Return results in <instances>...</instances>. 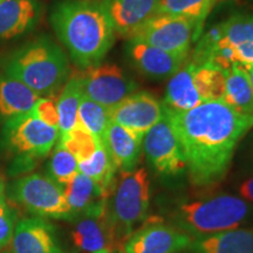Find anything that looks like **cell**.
I'll use <instances>...</instances> for the list:
<instances>
[{"mask_svg": "<svg viewBox=\"0 0 253 253\" xmlns=\"http://www.w3.org/2000/svg\"><path fill=\"white\" fill-rule=\"evenodd\" d=\"M59 144L67 149L78 162H82L89 158L96 150L97 141L87 129H84L80 123L68 131L67 134L59 136Z\"/></svg>", "mask_w": 253, "mask_h": 253, "instance_id": "f546056e", "label": "cell"}, {"mask_svg": "<svg viewBox=\"0 0 253 253\" xmlns=\"http://www.w3.org/2000/svg\"><path fill=\"white\" fill-rule=\"evenodd\" d=\"M218 0H160L158 13L177 15L189 19L196 25L201 36L205 19Z\"/></svg>", "mask_w": 253, "mask_h": 253, "instance_id": "4316f807", "label": "cell"}, {"mask_svg": "<svg viewBox=\"0 0 253 253\" xmlns=\"http://www.w3.org/2000/svg\"><path fill=\"white\" fill-rule=\"evenodd\" d=\"M65 52L52 39L41 37L12 53L5 74L24 82L39 95H53L68 78Z\"/></svg>", "mask_w": 253, "mask_h": 253, "instance_id": "3957f363", "label": "cell"}, {"mask_svg": "<svg viewBox=\"0 0 253 253\" xmlns=\"http://www.w3.org/2000/svg\"><path fill=\"white\" fill-rule=\"evenodd\" d=\"M49 177L65 188L79 172V162L67 149L58 144L48 164Z\"/></svg>", "mask_w": 253, "mask_h": 253, "instance_id": "4dcf8cb0", "label": "cell"}, {"mask_svg": "<svg viewBox=\"0 0 253 253\" xmlns=\"http://www.w3.org/2000/svg\"><path fill=\"white\" fill-rule=\"evenodd\" d=\"M39 15L37 0H2L0 2V40H9L32 30Z\"/></svg>", "mask_w": 253, "mask_h": 253, "instance_id": "ffe728a7", "label": "cell"}, {"mask_svg": "<svg viewBox=\"0 0 253 253\" xmlns=\"http://www.w3.org/2000/svg\"><path fill=\"white\" fill-rule=\"evenodd\" d=\"M11 242L12 253H62L55 242L53 226L41 217L19 220Z\"/></svg>", "mask_w": 253, "mask_h": 253, "instance_id": "2e32d148", "label": "cell"}, {"mask_svg": "<svg viewBox=\"0 0 253 253\" xmlns=\"http://www.w3.org/2000/svg\"><path fill=\"white\" fill-rule=\"evenodd\" d=\"M246 71H248L249 75H250V79H251V84H252V87H253V65H248L245 66Z\"/></svg>", "mask_w": 253, "mask_h": 253, "instance_id": "e575fe53", "label": "cell"}, {"mask_svg": "<svg viewBox=\"0 0 253 253\" xmlns=\"http://www.w3.org/2000/svg\"><path fill=\"white\" fill-rule=\"evenodd\" d=\"M82 97H84V87H82L81 75L71 78L65 84L61 94L56 101L60 136L67 134L77 126L79 107Z\"/></svg>", "mask_w": 253, "mask_h": 253, "instance_id": "484cf974", "label": "cell"}, {"mask_svg": "<svg viewBox=\"0 0 253 253\" xmlns=\"http://www.w3.org/2000/svg\"><path fill=\"white\" fill-rule=\"evenodd\" d=\"M237 192L240 198L253 204V171L243 177L237 186Z\"/></svg>", "mask_w": 253, "mask_h": 253, "instance_id": "836d02e7", "label": "cell"}, {"mask_svg": "<svg viewBox=\"0 0 253 253\" xmlns=\"http://www.w3.org/2000/svg\"><path fill=\"white\" fill-rule=\"evenodd\" d=\"M142 141L143 136L110 121L103 143L116 168L121 170V172H131L140 161Z\"/></svg>", "mask_w": 253, "mask_h": 253, "instance_id": "e0dca14e", "label": "cell"}, {"mask_svg": "<svg viewBox=\"0 0 253 253\" xmlns=\"http://www.w3.org/2000/svg\"><path fill=\"white\" fill-rule=\"evenodd\" d=\"M95 253H112L108 250H103V251H99V252H95Z\"/></svg>", "mask_w": 253, "mask_h": 253, "instance_id": "74e56055", "label": "cell"}, {"mask_svg": "<svg viewBox=\"0 0 253 253\" xmlns=\"http://www.w3.org/2000/svg\"><path fill=\"white\" fill-rule=\"evenodd\" d=\"M195 68V62L189 58L188 61L170 77L164 96V108L170 112H186L203 103L196 89Z\"/></svg>", "mask_w": 253, "mask_h": 253, "instance_id": "ac0fdd59", "label": "cell"}, {"mask_svg": "<svg viewBox=\"0 0 253 253\" xmlns=\"http://www.w3.org/2000/svg\"><path fill=\"white\" fill-rule=\"evenodd\" d=\"M110 121L125 126L135 134L145 132L164 118V106L147 91L132 93L109 110Z\"/></svg>", "mask_w": 253, "mask_h": 253, "instance_id": "7c38bea8", "label": "cell"}, {"mask_svg": "<svg viewBox=\"0 0 253 253\" xmlns=\"http://www.w3.org/2000/svg\"><path fill=\"white\" fill-rule=\"evenodd\" d=\"M86 71V75H81L84 95L108 110L121 103L138 87L136 81L115 63H100Z\"/></svg>", "mask_w": 253, "mask_h": 253, "instance_id": "ba28073f", "label": "cell"}, {"mask_svg": "<svg viewBox=\"0 0 253 253\" xmlns=\"http://www.w3.org/2000/svg\"><path fill=\"white\" fill-rule=\"evenodd\" d=\"M2 1V0H0V2H1Z\"/></svg>", "mask_w": 253, "mask_h": 253, "instance_id": "ab89813d", "label": "cell"}, {"mask_svg": "<svg viewBox=\"0 0 253 253\" xmlns=\"http://www.w3.org/2000/svg\"><path fill=\"white\" fill-rule=\"evenodd\" d=\"M142 143L148 162L157 172L177 175L186 169L181 144L166 113L161 121L145 132Z\"/></svg>", "mask_w": 253, "mask_h": 253, "instance_id": "30bf717a", "label": "cell"}, {"mask_svg": "<svg viewBox=\"0 0 253 253\" xmlns=\"http://www.w3.org/2000/svg\"><path fill=\"white\" fill-rule=\"evenodd\" d=\"M78 123L87 129L96 138V141L103 142L107 128L110 123L109 110L84 95L79 107Z\"/></svg>", "mask_w": 253, "mask_h": 253, "instance_id": "f1b7e54d", "label": "cell"}, {"mask_svg": "<svg viewBox=\"0 0 253 253\" xmlns=\"http://www.w3.org/2000/svg\"><path fill=\"white\" fill-rule=\"evenodd\" d=\"M118 253H125V252H122V251H121V252H118Z\"/></svg>", "mask_w": 253, "mask_h": 253, "instance_id": "f35d334b", "label": "cell"}, {"mask_svg": "<svg viewBox=\"0 0 253 253\" xmlns=\"http://www.w3.org/2000/svg\"><path fill=\"white\" fill-rule=\"evenodd\" d=\"M195 65L194 80L196 89L202 101L205 102V101L223 100L226 71L213 65H209V63H203V65L195 63Z\"/></svg>", "mask_w": 253, "mask_h": 253, "instance_id": "83f0119b", "label": "cell"}, {"mask_svg": "<svg viewBox=\"0 0 253 253\" xmlns=\"http://www.w3.org/2000/svg\"><path fill=\"white\" fill-rule=\"evenodd\" d=\"M15 211L6 202L4 195L0 196V249L11 243L15 227Z\"/></svg>", "mask_w": 253, "mask_h": 253, "instance_id": "1f68e13d", "label": "cell"}, {"mask_svg": "<svg viewBox=\"0 0 253 253\" xmlns=\"http://www.w3.org/2000/svg\"><path fill=\"white\" fill-rule=\"evenodd\" d=\"M50 24L81 69L100 65L115 41L112 20L96 0H62L53 8Z\"/></svg>", "mask_w": 253, "mask_h": 253, "instance_id": "7a4b0ae2", "label": "cell"}, {"mask_svg": "<svg viewBox=\"0 0 253 253\" xmlns=\"http://www.w3.org/2000/svg\"><path fill=\"white\" fill-rule=\"evenodd\" d=\"M63 191L71 208L72 220L107 201L100 185L81 172H79L73 181L63 188Z\"/></svg>", "mask_w": 253, "mask_h": 253, "instance_id": "603a6c76", "label": "cell"}, {"mask_svg": "<svg viewBox=\"0 0 253 253\" xmlns=\"http://www.w3.org/2000/svg\"><path fill=\"white\" fill-rule=\"evenodd\" d=\"M126 50L135 68L144 77L155 80L172 77L190 58V55L173 54L131 39Z\"/></svg>", "mask_w": 253, "mask_h": 253, "instance_id": "4fadbf2b", "label": "cell"}, {"mask_svg": "<svg viewBox=\"0 0 253 253\" xmlns=\"http://www.w3.org/2000/svg\"><path fill=\"white\" fill-rule=\"evenodd\" d=\"M198 37L196 25L189 19L158 13L136 32L131 40L173 54L190 55L192 41L198 39Z\"/></svg>", "mask_w": 253, "mask_h": 253, "instance_id": "52a82bcc", "label": "cell"}, {"mask_svg": "<svg viewBox=\"0 0 253 253\" xmlns=\"http://www.w3.org/2000/svg\"><path fill=\"white\" fill-rule=\"evenodd\" d=\"M106 205L107 201L72 220L74 221L73 242L81 251L87 253H95L103 250L114 251Z\"/></svg>", "mask_w": 253, "mask_h": 253, "instance_id": "5bb4252c", "label": "cell"}, {"mask_svg": "<svg viewBox=\"0 0 253 253\" xmlns=\"http://www.w3.org/2000/svg\"><path fill=\"white\" fill-rule=\"evenodd\" d=\"M9 147L28 160L43 157L58 141L59 128L46 125L32 114L11 118L5 126Z\"/></svg>", "mask_w": 253, "mask_h": 253, "instance_id": "9c48e42d", "label": "cell"}, {"mask_svg": "<svg viewBox=\"0 0 253 253\" xmlns=\"http://www.w3.org/2000/svg\"><path fill=\"white\" fill-rule=\"evenodd\" d=\"M221 37L233 49L238 65H253V14H235L219 24Z\"/></svg>", "mask_w": 253, "mask_h": 253, "instance_id": "44dd1931", "label": "cell"}, {"mask_svg": "<svg viewBox=\"0 0 253 253\" xmlns=\"http://www.w3.org/2000/svg\"><path fill=\"white\" fill-rule=\"evenodd\" d=\"M221 101L237 112L253 115V87L245 66L235 65L227 69Z\"/></svg>", "mask_w": 253, "mask_h": 253, "instance_id": "cb8c5ba5", "label": "cell"}, {"mask_svg": "<svg viewBox=\"0 0 253 253\" xmlns=\"http://www.w3.org/2000/svg\"><path fill=\"white\" fill-rule=\"evenodd\" d=\"M164 113L171 122L190 181L216 184L226 175L237 145L253 128V115L237 112L224 101H205L186 112Z\"/></svg>", "mask_w": 253, "mask_h": 253, "instance_id": "6da1fadb", "label": "cell"}, {"mask_svg": "<svg viewBox=\"0 0 253 253\" xmlns=\"http://www.w3.org/2000/svg\"><path fill=\"white\" fill-rule=\"evenodd\" d=\"M2 190H4V188H2V183L0 181V196L2 195Z\"/></svg>", "mask_w": 253, "mask_h": 253, "instance_id": "8d00e7d4", "label": "cell"}, {"mask_svg": "<svg viewBox=\"0 0 253 253\" xmlns=\"http://www.w3.org/2000/svg\"><path fill=\"white\" fill-rule=\"evenodd\" d=\"M115 33L126 39L134 34L151 18L158 14L160 0H102Z\"/></svg>", "mask_w": 253, "mask_h": 253, "instance_id": "9a60e30c", "label": "cell"}, {"mask_svg": "<svg viewBox=\"0 0 253 253\" xmlns=\"http://www.w3.org/2000/svg\"><path fill=\"white\" fill-rule=\"evenodd\" d=\"M186 249L189 253H253V226L194 238Z\"/></svg>", "mask_w": 253, "mask_h": 253, "instance_id": "d6986e66", "label": "cell"}, {"mask_svg": "<svg viewBox=\"0 0 253 253\" xmlns=\"http://www.w3.org/2000/svg\"><path fill=\"white\" fill-rule=\"evenodd\" d=\"M34 118L52 126H59V114L56 102L52 97H40L31 112Z\"/></svg>", "mask_w": 253, "mask_h": 253, "instance_id": "d6a6232c", "label": "cell"}, {"mask_svg": "<svg viewBox=\"0 0 253 253\" xmlns=\"http://www.w3.org/2000/svg\"><path fill=\"white\" fill-rule=\"evenodd\" d=\"M176 227L194 238L253 223V204L235 195H217L183 203L173 214Z\"/></svg>", "mask_w": 253, "mask_h": 253, "instance_id": "277c9868", "label": "cell"}, {"mask_svg": "<svg viewBox=\"0 0 253 253\" xmlns=\"http://www.w3.org/2000/svg\"><path fill=\"white\" fill-rule=\"evenodd\" d=\"M9 197L38 217L72 220V211L60 184L49 176L32 173L15 181Z\"/></svg>", "mask_w": 253, "mask_h": 253, "instance_id": "8992f818", "label": "cell"}, {"mask_svg": "<svg viewBox=\"0 0 253 253\" xmlns=\"http://www.w3.org/2000/svg\"><path fill=\"white\" fill-rule=\"evenodd\" d=\"M192 238L173 225L150 219L138 227L123 246L125 253H179Z\"/></svg>", "mask_w": 253, "mask_h": 253, "instance_id": "8fae6325", "label": "cell"}, {"mask_svg": "<svg viewBox=\"0 0 253 253\" xmlns=\"http://www.w3.org/2000/svg\"><path fill=\"white\" fill-rule=\"evenodd\" d=\"M250 155H251V160L253 161V140H252V143H251V148H250Z\"/></svg>", "mask_w": 253, "mask_h": 253, "instance_id": "d590c367", "label": "cell"}, {"mask_svg": "<svg viewBox=\"0 0 253 253\" xmlns=\"http://www.w3.org/2000/svg\"><path fill=\"white\" fill-rule=\"evenodd\" d=\"M118 170L115 163L107 150L103 142L97 141L96 150L86 161L79 162V171L96 182L102 189L104 197L108 198L115 188V172Z\"/></svg>", "mask_w": 253, "mask_h": 253, "instance_id": "d4e9b609", "label": "cell"}, {"mask_svg": "<svg viewBox=\"0 0 253 253\" xmlns=\"http://www.w3.org/2000/svg\"><path fill=\"white\" fill-rule=\"evenodd\" d=\"M40 96L24 82L4 75L0 78V115L15 118L30 114Z\"/></svg>", "mask_w": 253, "mask_h": 253, "instance_id": "7402d4cb", "label": "cell"}, {"mask_svg": "<svg viewBox=\"0 0 253 253\" xmlns=\"http://www.w3.org/2000/svg\"><path fill=\"white\" fill-rule=\"evenodd\" d=\"M107 201L106 213L114 251L121 250L148 216L150 182L143 168L122 172ZM107 198V199H108Z\"/></svg>", "mask_w": 253, "mask_h": 253, "instance_id": "5b68a950", "label": "cell"}]
</instances>
